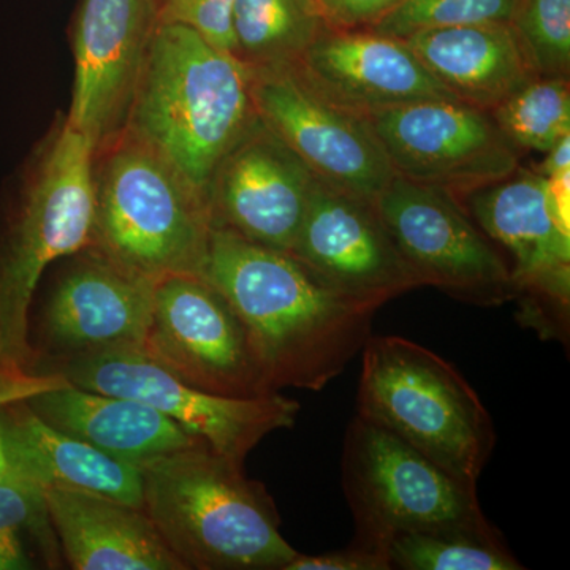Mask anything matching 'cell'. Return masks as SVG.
<instances>
[{
	"mask_svg": "<svg viewBox=\"0 0 570 570\" xmlns=\"http://www.w3.org/2000/svg\"><path fill=\"white\" fill-rule=\"evenodd\" d=\"M235 2L236 0H156L157 20L194 29L214 47L234 55L232 14Z\"/></svg>",
	"mask_w": 570,
	"mask_h": 570,
	"instance_id": "f1b7e54d",
	"label": "cell"
},
{
	"mask_svg": "<svg viewBox=\"0 0 570 570\" xmlns=\"http://www.w3.org/2000/svg\"><path fill=\"white\" fill-rule=\"evenodd\" d=\"M455 99L491 111L535 78L505 22L456 26L404 39Z\"/></svg>",
	"mask_w": 570,
	"mask_h": 570,
	"instance_id": "7402d4cb",
	"label": "cell"
},
{
	"mask_svg": "<svg viewBox=\"0 0 570 570\" xmlns=\"http://www.w3.org/2000/svg\"><path fill=\"white\" fill-rule=\"evenodd\" d=\"M253 73L257 118L322 181L374 202L392 181V167L363 116L318 94L294 66Z\"/></svg>",
	"mask_w": 570,
	"mask_h": 570,
	"instance_id": "4fadbf2b",
	"label": "cell"
},
{
	"mask_svg": "<svg viewBox=\"0 0 570 570\" xmlns=\"http://www.w3.org/2000/svg\"><path fill=\"white\" fill-rule=\"evenodd\" d=\"M55 377L47 387L22 400L26 406L48 425L88 442L112 459L141 468L200 442L148 404L91 392Z\"/></svg>",
	"mask_w": 570,
	"mask_h": 570,
	"instance_id": "d6986e66",
	"label": "cell"
},
{
	"mask_svg": "<svg viewBox=\"0 0 570 570\" xmlns=\"http://www.w3.org/2000/svg\"><path fill=\"white\" fill-rule=\"evenodd\" d=\"M343 489L354 539L385 551L390 539L403 532H499L483 515L478 485L360 415L344 439Z\"/></svg>",
	"mask_w": 570,
	"mask_h": 570,
	"instance_id": "52a82bcc",
	"label": "cell"
},
{
	"mask_svg": "<svg viewBox=\"0 0 570 570\" xmlns=\"http://www.w3.org/2000/svg\"><path fill=\"white\" fill-rule=\"evenodd\" d=\"M26 538L36 540L52 566L59 554L45 491L11 471L0 482V570L36 568L26 549Z\"/></svg>",
	"mask_w": 570,
	"mask_h": 570,
	"instance_id": "484cf974",
	"label": "cell"
},
{
	"mask_svg": "<svg viewBox=\"0 0 570 570\" xmlns=\"http://www.w3.org/2000/svg\"><path fill=\"white\" fill-rule=\"evenodd\" d=\"M156 283L122 268L99 250L69 266L48 296L41 330L55 360L145 348Z\"/></svg>",
	"mask_w": 570,
	"mask_h": 570,
	"instance_id": "e0dca14e",
	"label": "cell"
},
{
	"mask_svg": "<svg viewBox=\"0 0 570 570\" xmlns=\"http://www.w3.org/2000/svg\"><path fill=\"white\" fill-rule=\"evenodd\" d=\"M291 253L348 298L374 311L423 287L397 250L374 202L318 178Z\"/></svg>",
	"mask_w": 570,
	"mask_h": 570,
	"instance_id": "5bb4252c",
	"label": "cell"
},
{
	"mask_svg": "<svg viewBox=\"0 0 570 570\" xmlns=\"http://www.w3.org/2000/svg\"><path fill=\"white\" fill-rule=\"evenodd\" d=\"M56 362L51 376L148 404L190 438L239 464L269 433L294 426L299 412V404L279 392L234 397L194 387L142 348H107Z\"/></svg>",
	"mask_w": 570,
	"mask_h": 570,
	"instance_id": "ba28073f",
	"label": "cell"
},
{
	"mask_svg": "<svg viewBox=\"0 0 570 570\" xmlns=\"http://www.w3.org/2000/svg\"><path fill=\"white\" fill-rule=\"evenodd\" d=\"M403 0H318L333 29L370 28Z\"/></svg>",
	"mask_w": 570,
	"mask_h": 570,
	"instance_id": "4dcf8cb0",
	"label": "cell"
},
{
	"mask_svg": "<svg viewBox=\"0 0 570 570\" xmlns=\"http://www.w3.org/2000/svg\"><path fill=\"white\" fill-rule=\"evenodd\" d=\"M499 250H504L520 318L542 337L568 340L570 220L551 200L549 179L520 167L460 198Z\"/></svg>",
	"mask_w": 570,
	"mask_h": 570,
	"instance_id": "9c48e42d",
	"label": "cell"
},
{
	"mask_svg": "<svg viewBox=\"0 0 570 570\" xmlns=\"http://www.w3.org/2000/svg\"><path fill=\"white\" fill-rule=\"evenodd\" d=\"M284 570H390V562L384 549L354 539L346 549L314 557L298 553Z\"/></svg>",
	"mask_w": 570,
	"mask_h": 570,
	"instance_id": "f546056e",
	"label": "cell"
},
{
	"mask_svg": "<svg viewBox=\"0 0 570 570\" xmlns=\"http://www.w3.org/2000/svg\"><path fill=\"white\" fill-rule=\"evenodd\" d=\"M3 406L0 431L10 469L41 490L82 491L141 509V469L124 463L41 420L18 401Z\"/></svg>",
	"mask_w": 570,
	"mask_h": 570,
	"instance_id": "44dd1931",
	"label": "cell"
},
{
	"mask_svg": "<svg viewBox=\"0 0 570 570\" xmlns=\"http://www.w3.org/2000/svg\"><path fill=\"white\" fill-rule=\"evenodd\" d=\"M10 464L7 460L6 445H3L2 431H0V482L9 475Z\"/></svg>",
	"mask_w": 570,
	"mask_h": 570,
	"instance_id": "836d02e7",
	"label": "cell"
},
{
	"mask_svg": "<svg viewBox=\"0 0 570 570\" xmlns=\"http://www.w3.org/2000/svg\"><path fill=\"white\" fill-rule=\"evenodd\" d=\"M314 181L316 175L257 118L213 176L212 228L291 253Z\"/></svg>",
	"mask_w": 570,
	"mask_h": 570,
	"instance_id": "2e32d148",
	"label": "cell"
},
{
	"mask_svg": "<svg viewBox=\"0 0 570 570\" xmlns=\"http://www.w3.org/2000/svg\"><path fill=\"white\" fill-rule=\"evenodd\" d=\"M96 175L92 246L115 264L154 283L200 276L208 250V206L163 159L118 132Z\"/></svg>",
	"mask_w": 570,
	"mask_h": 570,
	"instance_id": "8992f818",
	"label": "cell"
},
{
	"mask_svg": "<svg viewBox=\"0 0 570 570\" xmlns=\"http://www.w3.org/2000/svg\"><path fill=\"white\" fill-rule=\"evenodd\" d=\"M59 550L75 570H186L142 509L82 491L45 490Z\"/></svg>",
	"mask_w": 570,
	"mask_h": 570,
	"instance_id": "ffe728a7",
	"label": "cell"
},
{
	"mask_svg": "<svg viewBox=\"0 0 570 570\" xmlns=\"http://www.w3.org/2000/svg\"><path fill=\"white\" fill-rule=\"evenodd\" d=\"M510 28L535 77L569 78L570 0H519Z\"/></svg>",
	"mask_w": 570,
	"mask_h": 570,
	"instance_id": "4316f807",
	"label": "cell"
},
{
	"mask_svg": "<svg viewBox=\"0 0 570 570\" xmlns=\"http://www.w3.org/2000/svg\"><path fill=\"white\" fill-rule=\"evenodd\" d=\"M96 148L63 124L22 190L0 239V366L24 376L29 311L48 266L92 245Z\"/></svg>",
	"mask_w": 570,
	"mask_h": 570,
	"instance_id": "5b68a950",
	"label": "cell"
},
{
	"mask_svg": "<svg viewBox=\"0 0 570 570\" xmlns=\"http://www.w3.org/2000/svg\"><path fill=\"white\" fill-rule=\"evenodd\" d=\"M517 2L519 0H403L366 29L404 40L414 33L456 26L510 24Z\"/></svg>",
	"mask_w": 570,
	"mask_h": 570,
	"instance_id": "83f0119b",
	"label": "cell"
},
{
	"mask_svg": "<svg viewBox=\"0 0 570 570\" xmlns=\"http://www.w3.org/2000/svg\"><path fill=\"white\" fill-rule=\"evenodd\" d=\"M393 174L461 198L508 178L521 151L490 111L459 99L422 100L363 116Z\"/></svg>",
	"mask_w": 570,
	"mask_h": 570,
	"instance_id": "8fae6325",
	"label": "cell"
},
{
	"mask_svg": "<svg viewBox=\"0 0 570 570\" xmlns=\"http://www.w3.org/2000/svg\"><path fill=\"white\" fill-rule=\"evenodd\" d=\"M55 379V376H29V374L14 376L0 366V407L26 400L37 390L47 387Z\"/></svg>",
	"mask_w": 570,
	"mask_h": 570,
	"instance_id": "1f68e13d",
	"label": "cell"
},
{
	"mask_svg": "<svg viewBox=\"0 0 570 570\" xmlns=\"http://www.w3.org/2000/svg\"><path fill=\"white\" fill-rule=\"evenodd\" d=\"M140 469L142 512L186 570H284L298 554L245 464L195 442Z\"/></svg>",
	"mask_w": 570,
	"mask_h": 570,
	"instance_id": "3957f363",
	"label": "cell"
},
{
	"mask_svg": "<svg viewBox=\"0 0 570 570\" xmlns=\"http://www.w3.org/2000/svg\"><path fill=\"white\" fill-rule=\"evenodd\" d=\"M157 20L156 0H80L66 124L102 148L126 121Z\"/></svg>",
	"mask_w": 570,
	"mask_h": 570,
	"instance_id": "9a60e30c",
	"label": "cell"
},
{
	"mask_svg": "<svg viewBox=\"0 0 570 570\" xmlns=\"http://www.w3.org/2000/svg\"><path fill=\"white\" fill-rule=\"evenodd\" d=\"M490 112L520 151L547 154L570 135L569 78H532Z\"/></svg>",
	"mask_w": 570,
	"mask_h": 570,
	"instance_id": "d4e9b609",
	"label": "cell"
},
{
	"mask_svg": "<svg viewBox=\"0 0 570 570\" xmlns=\"http://www.w3.org/2000/svg\"><path fill=\"white\" fill-rule=\"evenodd\" d=\"M255 121L249 67L194 29L159 22L119 132L156 154L208 206L217 167Z\"/></svg>",
	"mask_w": 570,
	"mask_h": 570,
	"instance_id": "7a4b0ae2",
	"label": "cell"
},
{
	"mask_svg": "<svg viewBox=\"0 0 570 570\" xmlns=\"http://www.w3.org/2000/svg\"><path fill=\"white\" fill-rule=\"evenodd\" d=\"M328 29L318 0H236L234 55L249 69L294 66Z\"/></svg>",
	"mask_w": 570,
	"mask_h": 570,
	"instance_id": "603a6c76",
	"label": "cell"
},
{
	"mask_svg": "<svg viewBox=\"0 0 570 570\" xmlns=\"http://www.w3.org/2000/svg\"><path fill=\"white\" fill-rule=\"evenodd\" d=\"M142 351L183 381L216 395L276 393L266 381L245 325L223 294L202 276L157 281Z\"/></svg>",
	"mask_w": 570,
	"mask_h": 570,
	"instance_id": "7c38bea8",
	"label": "cell"
},
{
	"mask_svg": "<svg viewBox=\"0 0 570 570\" xmlns=\"http://www.w3.org/2000/svg\"><path fill=\"white\" fill-rule=\"evenodd\" d=\"M564 168H570V135L546 154V160L539 165L538 171L543 176H550Z\"/></svg>",
	"mask_w": 570,
	"mask_h": 570,
	"instance_id": "d6a6232c",
	"label": "cell"
},
{
	"mask_svg": "<svg viewBox=\"0 0 570 570\" xmlns=\"http://www.w3.org/2000/svg\"><path fill=\"white\" fill-rule=\"evenodd\" d=\"M200 276L245 325L273 392L324 390L371 336L376 311L348 298L288 250L212 228Z\"/></svg>",
	"mask_w": 570,
	"mask_h": 570,
	"instance_id": "6da1fadb",
	"label": "cell"
},
{
	"mask_svg": "<svg viewBox=\"0 0 570 570\" xmlns=\"http://www.w3.org/2000/svg\"><path fill=\"white\" fill-rule=\"evenodd\" d=\"M390 570H521L501 532H403L387 543Z\"/></svg>",
	"mask_w": 570,
	"mask_h": 570,
	"instance_id": "cb8c5ba5",
	"label": "cell"
},
{
	"mask_svg": "<svg viewBox=\"0 0 570 570\" xmlns=\"http://www.w3.org/2000/svg\"><path fill=\"white\" fill-rule=\"evenodd\" d=\"M294 67L330 102L358 116L422 100L455 99L406 41L366 28H330Z\"/></svg>",
	"mask_w": 570,
	"mask_h": 570,
	"instance_id": "ac0fdd59",
	"label": "cell"
},
{
	"mask_svg": "<svg viewBox=\"0 0 570 570\" xmlns=\"http://www.w3.org/2000/svg\"><path fill=\"white\" fill-rule=\"evenodd\" d=\"M374 206L422 285L479 306L515 299L508 261L456 195L395 175Z\"/></svg>",
	"mask_w": 570,
	"mask_h": 570,
	"instance_id": "30bf717a",
	"label": "cell"
},
{
	"mask_svg": "<svg viewBox=\"0 0 570 570\" xmlns=\"http://www.w3.org/2000/svg\"><path fill=\"white\" fill-rule=\"evenodd\" d=\"M362 354L356 415L478 485L497 433L466 379L442 356L406 337L370 336Z\"/></svg>",
	"mask_w": 570,
	"mask_h": 570,
	"instance_id": "277c9868",
	"label": "cell"
}]
</instances>
